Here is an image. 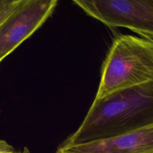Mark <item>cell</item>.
I'll use <instances>...</instances> for the list:
<instances>
[{"instance_id": "1", "label": "cell", "mask_w": 153, "mask_h": 153, "mask_svg": "<svg viewBox=\"0 0 153 153\" xmlns=\"http://www.w3.org/2000/svg\"><path fill=\"white\" fill-rule=\"evenodd\" d=\"M153 124V81L94 100L84 120L63 144L116 136Z\"/></svg>"}, {"instance_id": "2", "label": "cell", "mask_w": 153, "mask_h": 153, "mask_svg": "<svg viewBox=\"0 0 153 153\" xmlns=\"http://www.w3.org/2000/svg\"><path fill=\"white\" fill-rule=\"evenodd\" d=\"M153 81V41L131 35L113 41L103 62L94 98Z\"/></svg>"}, {"instance_id": "3", "label": "cell", "mask_w": 153, "mask_h": 153, "mask_svg": "<svg viewBox=\"0 0 153 153\" xmlns=\"http://www.w3.org/2000/svg\"><path fill=\"white\" fill-rule=\"evenodd\" d=\"M88 16L111 27L127 28L153 41V0H74Z\"/></svg>"}, {"instance_id": "4", "label": "cell", "mask_w": 153, "mask_h": 153, "mask_svg": "<svg viewBox=\"0 0 153 153\" xmlns=\"http://www.w3.org/2000/svg\"><path fill=\"white\" fill-rule=\"evenodd\" d=\"M57 0H22L0 25V63L51 16Z\"/></svg>"}, {"instance_id": "5", "label": "cell", "mask_w": 153, "mask_h": 153, "mask_svg": "<svg viewBox=\"0 0 153 153\" xmlns=\"http://www.w3.org/2000/svg\"><path fill=\"white\" fill-rule=\"evenodd\" d=\"M55 153H153V124L116 136L75 144L61 143Z\"/></svg>"}, {"instance_id": "6", "label": "cell", "mask_w": 153, "mask_h": 153, "mask_svg": "<svg viewBox=\"0 0 153 153\" xmlns=\"http://www.w3.org/2000/svg\"><path fill=\"white\" fill-rule=\"evenodd\" d=\"M22 0H0V25L13 13Z\"/></svg>"}, {"instance_id": "7", "label": "cell", "mask_w": 153, "mask_h": 153, "mask_svg": "<svg viewBox=\"0 0 153 153\" xmlns=\"http://www.w3.org/2000/svg\"><path fill=\"white\" fill-rule=\"evenodd\" d=\"M14 151L13 146L8 143L5 140L0 139V153H11Z\"/></svg>"}, {"instance_id": "8", "label": "cell", "mask_w": 153, "mask_h": 153, "mask_svg": "<svg viewBox=\"0 0 153 153\" xmlns=\"http://www.w3.org/2000/svg\"><path fill=\"white\" fill-rule=\"evenodd\" d=\"M11 153H30V151L29 149L27 147H25L23 150L22 151H14L13 152Z\"/></svg>"}]
</instances>
